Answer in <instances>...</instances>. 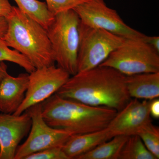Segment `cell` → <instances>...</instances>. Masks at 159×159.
I'll use <instances>...</instances> for the list:
<instances>
[{
	"label": "cell",
	"mask_w": 159,
	"mask_h": 159,
	"mask_svg": "<svg viewBox=\"0 0 159 159\" xmlns=\"http://www.w3.org/2000/svg\"><path fill=\"white\" fill-rule=\"evenodd\" d=\"M144 41L151 47L159 53V37L158 36H149L146 35Z\"/></svg>",
	"instance_id": "cell-24"
},
{
	"label": "cell",
	"mask_w": 159,
	"mask_h": 159,
	"mask_svg": "<svg viewBox=\"0 0 159 159\" xmlns=\"http://www.w3.org/2000/svg\"><path fill=\"white\" fill-rule=\"evenodd\" d=\"M118 159H157L147 149L138 135L128 137L122 146Z\"/></svg>",
	"instance_id": "cell-17"
},
{
	"label": "cell",
	"mask_w": 159,
	"mask_h": 159,
	"mask_svg": "<svg viewBox=\"0 0 159 159\" xmlns=\"http://www.w3.org/2000/svg\"><path fill=\"white\" fill-rule=\"evenodd\" d=\"M29 82V74L13 77L9 74L0 83V112L13 114L25 99Z\"/></svg>",
	"instance_id": "cell-12"
},
{
	"label": "cell",
	"mask_w": 159,
	"mask_h": 159,
	"mask_svg": "<svg viewBox=\"0 0 159 159\" xmlns=\"http://www.w3.org/2000/svg\"><path fill=\"white\" fill-rule=\"evenodd\" d=\"M0 61H9L21 67L29 74L35 68L25 57L7 45L2 39H0Z\"/></svg>",
	"instance_id": "cell-18"
},
{
	"label": "cell",
	"mask_w": 159,
	"mask_h": 159,
	"mask_svg": "<svg viewBox=\"0 0 159 159\" xmlns=\"http://www.w3.org/2000/svg\"><path fill=\"white\" fill-rule=\"evenodd\" d=\"M150 100L131 99L117 111L107 127L113 137L137 134L145 125L152 122L149 113Z\"/></svg>",
	"instance_id": "cell-10"
},
{
	"label": "cell",
	"mask_w": 159,
	"mask_h": 159,
	"mask_svg": "<svg viewBox=\"0 0 159 159\" xmlns=\"http://www.w3.org/2000/svg\"><path fill=\"white\" fill-rule=\"evenodd\" d=\"M13 6L9 0H0V15L7 18L12 11Z\"/></svg>",
	"instance_id": "cell-22"
},
{
	"label": "cell",
	"mask_w": 159,
	"mask_h": 159,
	"mask_svg": "<svg viewBox=\"0 0 159 159\" xmlns=\"http://www.w3.org/2000/svg\"><path fill=\"white\" fill-rule=\"evenodd\" d=\"M128 137L114 136L78 157L77 159H118L121 149Z\"/></svg>",
	"instance_id": "cell-15"
},
{
	"label": "cell",
	"mask_w": 159,
	"mask_h": 159,
	"mask_svg": "<svg viewBox=\"0 0 159 159\" xmlns=\"http://www.w3.org/2000/svg\"><path fill=\"white\" fill-rule=\"evenodd\" d=\"M25 159H69L61 147L47 148L28 156Z\"/></svg>",
	"instance_id": "cell-21"
},
{
	"label": "cell",
	"mask_w": 159,
	"mask_h": 159,
	"mask_svg": "<svg viewBox=\"0 0 159 159\" xmlns=\"http://www.w3.org/2000/svg\"><path fill=\"white\" fill-rule=\"evenodd\" d=\"M138 135L149 151L159 158V128L152 122L145 125L139 131Z\"/></svg>",
	"instance_id": "cell-19"
},
{
	"label": "cell",
	"mask_w": 159,
	"mask_h": 159,
	"mask_svg": "<svg viewBox=\"0 0 159 159\" xmlns=\"http://www.w3.org/2000/svg\"><path fill=\"white\" fill-rule=\"evenodd\" d=\"M89 0H46L48 9L53 16L73 9Z\"/></svg>",
	"instance_id": "cell-20"
},
{
	"label": "cell",
	"mask_w": 159,
	"mask_h": 159,
	"mask_svg": "<svg viewBox=\"0 0 159 159\" xmlns=\"http://www.w3.org/2000/svg\"><path fill=\"white\" fill-rule=\"evenodd\" d=\"M149 113L151 117L154 119L159 118V99L156 98L151 100L149 104Z\"/></svg>",
	"instance_id": "cell-23"
},
{
	"label": "cell",
	"mask_w": 159,
	"mask_h": 159,
	"mask_svg": "<svg viewBox=\"0 0 159 159\" xmlns=\"http://www.w3.org/2000/svg\"><path fill=\"white\" fill-rule=\"evenodd\" d=\"M8 66L5 61H0V83L8 74Z\"/></svg>",
	"instance_id": "cell-26"
},
{
	"label": "cell",
	"mask_w": 159,
	"mask_h": 159,
	"mask_svg": "<svg viewBox=\"0 0 159 159\" xmlns=\"http://www.w3.org/2000/svg\"><path fill=\"white\" fill-rule=\"evenodd\" d=\"M70 75L54 65L35 69L29 74V82L25 99L13 113L19 115L35 104L42 103L67 82Z\"/></svg>",
	"instance_id": "cell-9"
},
{
	"label": "cell",
	"mask_w": 159,
	"mask_h": 159,
	"mask_svg": "<svg viewBox=\"0 0 159 159\" xmlns=\"http://www.w3.org/2000/svg\"><path fill=\"white\" fill-rule=\"evenodd\" d=\"M113 137L107 128L88 133L73 135L61 148L69 159H77Z\"/></svg>",
	"instance_id": "cell-13"
},
{
	"label": "cell",
	"mask_w": 159,
	"mask_h": 159,
	"mask_svg": "<svg viewBox=\"0 0 159 159\" xmlns=\"http://www.w3.org/2000/svg\"><path fill=\"white\" fill-rule=\"evenodd\" d=\"M30 116L31 125L29 136L18 147L14 159H25L31 154L55 147H61L72 134L47 124L42 114L41 103L26 110Z\"/></svg>",
	"instance_id": "cell-8"
},
{
	"label": "cell",
	"mask_w": 159,
	"mask_h": 159,
	"mask_svg": "<svg viewBox=\"0 0 159 159\" xmlns=\"http://www.w3.org/2000/svg\"><path fill=\"white\" fill-rule=\"evenodd\" d=\"M8 27L3 40L9 48L27 58L35 69L54 65L53 51L47 29L13 6L7 18Z\"/></svg>",
	"instance_id": "cell-3"
},
{
	"label": "cell",
	"mask_w": 159,
	"mask_h": 159,
	"mask_svg": "<svg viewBox=\"0 0 159 159\" xmlns=\"http://www.w3.org/2000/svg\"><path fill=\"white\" fill-rule=\"evenodd\" d=\"M17 7L25 14L39 23L46 29L54 18L47 4L38 0H14Z\"/></svg>",
	"instance_id": "cell-16"
},
{
	"label": "cell",
	"mask_w": 159,
	"mask_h": 159,
	"mask_svg": "<svg viewBox=\"0 0 159 159\" xmlns=\"http://www.w3.org/2000/svg\"><path fill=\"white\" fill-rule=\"evenodd\" d=\"M31 125L27 111L19 115L0 113V159H15L19 144Z\"/></svg>",
	"instance_id": "cell-11"
},
{
	"label": "cell",
	"mask_w": 159,
	"mask_h": 159,
	"mask_svg": "<svg viewBox=\"0 0 159 159\" xmlns=\"http://www.w3.org/2000/svg\"><path fill=\"white\" fill-rule=\"evenodd\" d=\"M47 124L73 135L93 132L107 127L117 111L86 105L55 93L41 103Z\"/></svg>",
	"instance_id": "cell-2"
},
{
	"label": "cell",
	"mask_w": 159,
	"mask_h": 159,
	"mask_svg": "<svg viewBox=\"0 0 159 159\" xmlns=\"http://www.w3.org/2000/svg\"><path fill=\"white\" fill-rule=\"evenodd\" d=\"M80 20L74 9L54 16L47 32L55 62L70 75L77 73Z\"/></svg>",
	"instance_id": "cell-4"
},
{
	"label": "cell",
	"mask_w": 159,
	"mask_h": 159,
	"mask_svg": "<svg viewBox=\"0 0 159 159\" xmlns=\"http://www.w3.org/2000/svg\"><path fill=\"white\" fill-rule=\"evenodd\" d=\"M126 39L102 29L92 28L80 22L77 72L98 66Z\"/></svg>",
	"instance_id": "cell-6"
},
{
	"label": "cell",
	"mask_w": 159,
	"mask_h": 159,
	"mask_svg": "<svg viewBox=\"0 0 159 159\" xmlns=\"http://www.w3.org/2000/svg\"><path fill=\"white\" fill-rule=\"evenodd\" d=\"M73 9L80 22L89 27L103 29L127 39L144 40L146 37L126 25L116 10L107 6L104 0H89Z\"/></svg>",
	"instance_id": "cell-7"
},
{
	"label": "cell",
	"mask_w": 159,
	"mask_h": 159,
	"mask_svg": "<svg viewBox=\"0 0 159 159\" xmlns=\"http://www.w3.org/2000/svg\"><path fill=\"white\" fill-rule=\"evenodd\" d=\"M100 66L112 68L125 76L156 73L159 72V53L144 40L126 39Z\"/></svg>",
	"instance_id": "cell-5"
},
{
	"label": "cell",
	"mask_w": 159,
	"mask_h": 159,
	"mask_svg": "<svg viewBox=\"0 0 159 159\" xmlns=\"http://www.w3.org/2000/svg\"><path fill=\"white\" fill-rule=\"evenodd\" d=\"M125 84L131 98L148 100L159 98V72L126 76Z\"/></svg>",
	"instance_id": "cell-14"
},
{
	"label": "cell",
	"mask_w": 159,
	"mask_h": 159,
	"mask_svg": "<svg viewBox=\"0 0 159 159\" xmlns=\"http://www.w3.org/2000/svg\"><path fill=\"white\" fill-rule=\"evenodd\" d=\"M8 20L6 17L0 15V39H3L8 29Z\"/></svg>",
	"instance_id": "cell-25"
},
{
	"label": "cell",
	"mask_w": 159,
	"mask_h": 159,
	"mask_svg": "<svg viewBox=\"0 0 159 159\" xmlns=\"http://www.w3.org/2000/svg\"><path fill=\"white\" fill-rule=\"evenodd\" d=\"M125 80L126 76L117 70L100 65L70 77L56 94L86 105L119 111L132 99Z\"/></svg>",
	"instance_id": "cell-1"
}]
</instances>
